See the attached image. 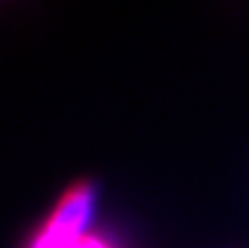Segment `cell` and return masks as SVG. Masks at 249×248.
I'll return each mask as SVG.
<instances>
[{
    "mask_svg": "<svg viewBox=\"0 0 249 248\" xmlns=\"http://www.w3.org/2000/svg\"><path fill=\"white\" fill-rule=\"evenodd\" d=\"M95 189L87 182L72 186L31 237L28 248H113L90 234Z\"/></svg>",
    "mask_w": 249,
    "mask_h": 248,
    "instance_id": "obj_1",
    "label": "cell"
}]
</instances>
